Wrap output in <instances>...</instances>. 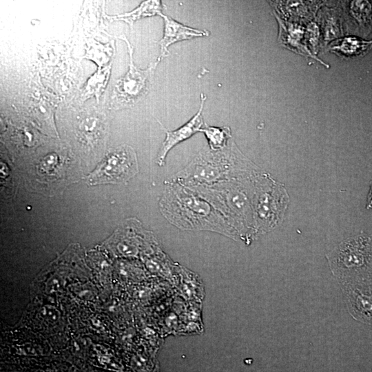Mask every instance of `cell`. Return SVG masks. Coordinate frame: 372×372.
Segmentation results:
<instances>
[{"mask_svg":"<svg viewBox=\"0 0 372 372\" xmlns=\"http://www.w3.org/2000/svg\"><path fill=\"white\" fill-rule=\"evenodd\" d=\"M118 38L127 45L130 63L128 71L116 81L111 96V107L116 110L134 106L147 94L152 74L158 64L155 62L143 70L136 68L133 63V47L125 35Z\"/></svg>","mask_w":372,"mask_h":372,"instance_id":"cell-1","label":"cell"},{"mask_svg":"<svg viewBox=\"0 0 372 372\" xmlns=\"http://www.w3.org/2000/svg\"><path fill=\"white\" fill-rule=\"evenodd\" d=\"M138 172L136 154L128 145L110 149L101 163L87 177L91 185L123 183Z\"/></svg>","mask_w":372,"mask_h":372,"instance_id":"cell-2","label":"cell"},{"mask_svg":"<svg viewBox=\"0 0 372 372\" xmlns=\"http://www.w3.org/2000/svg\"><path fill=\"white\" fill-rule=\"evenodd\" d=\"M175 202L169 201L174 204V207L164 209L163 211H174V213L168 214L170 220L180 218L174 223L179 227L183 226L187 229H216L213 225V218L216 216L211 212L210 206L203 201L199 198L189 195L185 192V196L180 194V197L176 194Z\"/></svg>","mask_w":372,"mask_h":372,"instance_id":"cell-3","label":"cell"},{"mask_svg":"<svg viewBox=\"0 0 372 372\" xmlns=\"http://www.w3.org/2000/svg\"><path fill=\"white\" fill-rule=\"evenodd\" d=\"M344 36L367 39L372 35V1H336Z\"/></svg>","mask_w":372,"mask_h":372,"instance_id":"cell-4","label":"cell"},{"mask_svg":"<svg viewBox=\"0 0 372 372\" xmlns=\"http://www.w3.org/2000/svg\"><path fill=\"white\" fill-rule=\"evenodd\" d=\"M219 150H210L196 158L192 165L193 180L199 183H212L225 178L231 160L236 149L231 145Z\"/></svg>","mask_w":372,"mask_h":372,"instance_id":"cell-5","label":"cell"},{"mask_svg":"<svg viewBox=\"0 0 372 372\" xmlns=\"http://www.w3.org/2000/svg\"><path fill=\"white\" fill-rule=\"evenodd\" d=\"M326 1H271L273 13L281 19L306 25L316 19Z\"/></svg>","mask_w":372,"mask_h":372,"instance_id":"cell-6","label":"cell"},{"mask_svg":"<svg viewBox=\"0 0 372 372\" xmlns=\"http://www.w3.org/2000/svg\"><path fill=\"white\" fill-rule=\"evenodd\" d=\"M274 16L278 23V41L280 45L307 59H315L327 68H329V65L310 52L305 37V25L284 21L275 14Z\"/></svg>","mask_w":372,"mask_h":372,"instance_id":"cell-7","label":"cell"},{"mask_svg":"<svg viewBox=\"0 0 372 372\" xmlns=\"http://www.w3.org/2000/svg\"><path fill=\"white\" fill-rule=\"evenodd\" d=\"M316 21L321 32L322 48L344 37L342 17L336 1H326L317 14Z\"/></svg>","mask_w":372,"mask_h":372,"instance_id":"cell-8","label":"cell"},{"mask_svg":"<svg viewBox=\"0 0 372 372\" xmlns=\"http://www.w3.org/2000/svg\"><path fill=\"white\" fill-rule=\"evenodd\" d=\"M206 96L201 94L200 105L198 112L185 125L174 130H167L158 156V163L163 165L169 150L179 143L188 139L196 132H200L205 126L203 118V106Z\"/></svg>","mask_w":372,"mask_h":372,"instance_id":"cell-9","label":"cell"},{"mask_svg":"<svg viewBox=\"0 0 372 372\" xmlns=\"http://www.w3.org/2000/svg\"><path fill=\"white\" fill-rule=\"evenodd\" d=\"M164 20V32L162 39L158 42L161 45V54L156 61L158 63L168 54V47L178 41L191 39L195 37H205L209 33L205 30H196L184 25L171 17L161 15Z\"/></svg>","mask_w":372,"mask_h":372,"instance_id":"cell-10","label":"cell"},{"mask_svg":"<svg viewBox=\"0 0 372 372\" xmlns=\"http://www.w3.org/2000/svg\"><path fill=\"white\" fill-rule=\"evenodd\" d=\"M372 48V40L346 36L335 40L329 45V50L342 59H354L363 56Z\"/></svg>","mask_w":372,"mask_h":372,"instance_id":"cell-11","label":"cell"},{"mask_svg":"<svg viewBox=\"0 0 372 372\" xmlns=\"http://www.w3.org/2000/svg\"><path fill=\"white\" fill-rule=\"evenodd\" d=\"M162 4L160 1H143L138 8L130 12L125 14L107 16L110 20H122L132 26L134 22L142 17L153 16L155 14L161 15Z\"/></svg>","mask_w":372,"mask_h":372,"instance_id":"cell-12","label":"cell"},{"mask_svg":"<svg viewBox=\"0 0 372 372\" xmlns=\"http://www.w3.org/2000/svg\"><path fill=\"white\" fill-rule=\"evenodd\" d=\"M111 64L108 66L99 68L97 71L88 79L82 93L83 101L89 97L95 96L99 101L106 85L110 74Z\"/></svg>","mask_w":372,"mask_h":372,"instance_id":"cell-13","label":"cell"},{"mask_svg":"<svg viewBox=\"0 0 372 372\" xmlns=\"http://www.w3.org/2000/svg\"><path fill=\"white\" fill-rule=\"evenodd\" d=\"M203 132L211 150H219L227 146L231 138L230 129L227 127H212L205 125Z\"/></svg>","mask_w":372,"mask_h":372,"instance_id":"cell-14","label":"cell"},{"mask_svg":"<svg viewBox=\"0 0 372 372\" xmlns=\"http://www.w3.org/2000/svg\"><path fill=\"white\" fill-rule=\"evenodd\" d=\"M305 37L310 52L318 57L317 54L322 48V37L316 18L305 25Z\"/></svg>","mask_w":372,"mask_h":372,"instance_id":"cell-15","label":"cell"},{"mask_svg":"<svg viewBox=\"0 0 372 372\" xmlns=\"http://www.w3.org/2000/svg\"><path fill=\"white\" fill-rule=\"evenodd\" d=\"M113 48L112 45H101L92 46L87 50L86 57L88 59H92L96 63H98L99 67L101 64H104L108 60L110 56L112 54Z\"/></svg>","mask_w":372,"mask_h":372,"instance_id":"cell-16","label":"cell"},{"mask_svg":"<svg viewBox=\"0 0 372 372\" xmlns=\"http://www.w3.org/2000/svg\"><path fill=\"white\" fill-rule=\"evenodd\" d=\"M366 207L368 209H372V183L371 184L369 194L367 196Z\"/></svg>","mask_w":372,"mask_h":372,"instance_id":"cell-17","label":"cell"}]
</instances>
